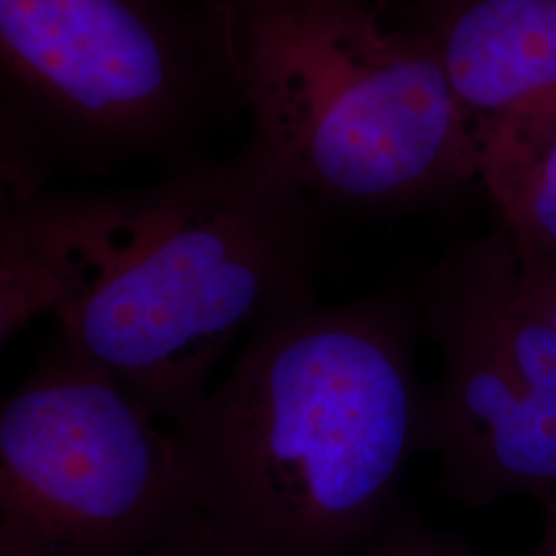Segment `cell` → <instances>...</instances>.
Returning <instances> with one entry per match:
<instances>
[{"instance_id": "3957f363", "label": "cell", "mask_w": 556, "mask_h": 556, "mask_svg": "<svg viewBox=\"0 0 556 556\" xmlns=\"http://www.w3.org/2000/svg\"><path fill=\"white\" fill-rule=\"evenodd\" d=\"M248 142L324 211H402L478 179V140L404 9L376 0H213Z\"/></svg>"}, {"instance_id": "8992f818", "label": "cell", "mask_w": 556, "mask_h": 556, "mask_svg": "<svg viewBox=\"0 0 556 556\" xmlns=\"http://www.w3.org/2000/svg\"><path fill=\"white\" fill-rule=\"evenodd\" d=\"M441 353L429 388L427 452L439 457L441 486L468 507L556 491V400L517 378L497 358L454 334H427Z\"/></svg>"}, {"instance_id": "4fadbf2b", "label": "cell", "mask_w": 556, "mask_h": 556, "mask_svg": "<svg viewBox=\"0 0 556 556\" xmlns=\"http://www.w3.org/2000/svg\"><path fill=\"white\" fill-rule=\"evenodd\" d=\"M546 507V526H544V536L542 542L534 551L536 556H556V491L551 497L544 501Z\"/></svg>"}, {"instance_id": "277c9868", "label": "cell", "mask_w": 556, "mask_h": 556, "mask_svg": "<svg viewBox=\"0 0 556 556\" xmlns=\"http://www.w3.org/2000/svg\"><path fill=\"white\" fill-rule=\"evenodd\" d=\"M238 112L213 0H0V122L56 169L172 165Z\"/></svg>"}, {"instance_id": "8fae6325", "label": "cell", "mask_w": 556, "mask_h": 556, "mask_svg": "<svg viewBox=\"0 0 556 556\" xmlns=\"http://www.w3.org/2000/svg\"><path fill=\"white\" fill-rule=\"evenodd\" d=\"M357 556H478L417 519H390ZM530 556H536L534 553Z\"/></svg>"}, {"instance_id": "7a4b0ae2", "label": "cell", "mask_w": 556, "mask_h": 556, "mask_svg": "<svg viewBox=\"0 0 556 556\" xmlns=\"http://www.w3.org/2000/svg\"><path fill=\"white\" fill-rule=\"evenodd\" d=\"M324 213L248 140L176 161L122 190L110 270L56 328L176 429L239 334L316 299Z\"/></svg>"}, {"instance_id": "5b68a950", "label": "cell", "mask_w": 556, "mask_h": 556, "mask_svg": "<svg viewBox=\"0 0 556 556\" xmlns=\"http://www.w3.org/2000/svg\"><path fill=\"white\" fill-rule=\"evenodd\" d=\"M202 509L178 433L56 330L0 410V556H139Z\"/></svg>"}, {"instance_id": "52a82bcc", "label": "cell", "mask_w": 556, "mask_h": 556, "mask_svg": "<svg viewBox=\"0 0 556 556\" xmlns=\"http://www.w3.org/2000/svg\"><path fill=\"white\" fill-rule=\"evenodd\" d=\"M402 9L477 140L517 108L556 93V0H413Z\"/></svg>"}, {"instance_id": "ba28073f", "label": "cell", "mask_w": 556, "mask_h": 556, "mask_svg": "<svg viewBox=\"0 0 556 556\" xmlns=\"http://www.w3.org/2000/svg\"><path fill=\"white\" fill-rule=\"evenodd\" d=\"M417 321L427 334L468 340L556 400V330L526 295L516 245L503 227L439 258L422 282Z\"/></svg>"}, {"instance_id": "7c38bea8", "label": "cell", "mask_w": 556, "mask_h": 556, "mask_svg": "<svg viewBox=\"0 0 556 556\" xmlns=\"http://www.w3.org/2000/svg\"><path fill=\"white\" fill-rule=\"evenodd\" d=\"M519 273L526 295L556 330V258L519 256Z\"/></svg>"}, {"instance_id": "6da1fadb", "label": "cell", "mask_w": 556, "mask_h": 556, "mask_svg": "<svg viewBox=\"0 0 556 556\" xmlns=\"http://www.w3.org/2000/svg\"><path fill=\"white\" fill-rule=\"evenodd\" d=\"M417 314L316 299L256 328L178 433L204 511L256 556H357L427 452Z\"/></svg>"}, {"instance_id": "30bf717a", "label": "cell", "mask_w": 556, "mask_h": 556, "mask_svg": "<svg viewBox=\"0 0 556 556\" xmlns=\"http://www.w3.org/2000/svg\"><path fill=\"white\" fill-rule=\"evenodd\" d=\"M139 556H256L208 511L184 521Z\"/></svg>"}, {"instance_id": "9c48e42d", "label": "cell", "mask_w": 556, "mask_h": 556, "mask_svg": "<svg viewBox=\"0 0 556 556\" xmlns=\"http://www.w3.org/2000/svg\"><path fill=\"white\" fill-rule=\"evenodd\" d=\"M478 179L517 254L556 258V93L478 135Z\"/></svg>"}]
</instances>
